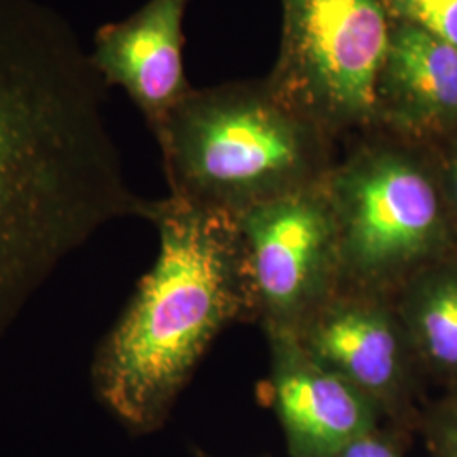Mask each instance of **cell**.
Instances as JSON below:
<instances>
[{
  "mask_svg": "<svg viewBox=\"0 0 457 457\" xmlns=\"http://www.w3.org/2000/svg\"><path fill=\"white\" fill-rule=\"evenodd\" d=\"M100 79L39 0H0V341L58 264L98 228L146 219L124 179Z\"/></svg>",
  "mask_w": 457,
  "mask_h": 457,
  "instance_id": "1",
  "label": "cell"
},
{
  "mask_svg": "<svg viewBox=\"0 0 457 457\" xmlns=\"http://www.w3.org/2000/svg\"><path fill=\"white\" fill-rule=\"evenodd\" d=\"M146 219L156 262L92 362L100 403L134 436L163 427L215 337L256 313L236 215L170 195Z\"/></svg>",
  "mask_w": 457,
  "mask_h": 457,
  "instance_id": "2",
  "label": "cell"
},
{
  "mask_svg": "<svg viewBox=\"0 0 457 457\" xmlns=\"http://www.w3.org/2000/svg\"><path fill=\"white\" fill-rule=\"evenodd\" d=\"M153 134L170 195L232 215L319 183L334 166V136L266 80L192 88Z\"/></svg>",
  "mask_w": 457,
  "mask_h": 457,
  "instance_id": "3",
  "label": "cell"
},
{
  "mask_svg": "<svg viewBox=\"0 0 457 457\" xmlns=\"http://www.w3.org/2000/svg\"><path fill=\"white\" fill-rule=\"evenodd\" d=\"M326 177L341 247L343 285L388 294L437 254L445 215L437 183L403 137L381 129Z\"/></svg>",
  "mask_w": 457,
  "mask_h": 457,
  "instance_id": "4",
  "label": "cell"
},
{
  "mask_svg": "<svg viewBox=\"0 0 457 457\" xmlns=\"http://www.w3.org/2000/svg\"><path fill=\"white\" fill-rule=\"evenodd\" d=\"M279 2V53L264 79L273 94L334 137L373 129L392 24L381 0Z\"/></svg>",
  "mask_w": 457,
  "mask_h": 457,
  "instance_id": "5",
  "label": "cell"
},
{
  "mask_svg": "<svg viewBox=\"0 0 457 457\" xmlns=\"http://www.w3.org/2000/svg\"><path fill=\"white\" fill-rule=\"evenodd\" d=\"M236 217L256 315L266 330L295 334L343 285L339 232L326 179Z\"/></svg>",
  "mask_w": 457,
  "mask_h": 457,
  "instance_id": "6",
  "label": "cell"
},
{
  "mask_svg": "<svg viewBox=\"0 0 457 457\" xmlns=\"http://www.w3.org/2000/svg\"><path fill=\"white\" fill-rule=\"evenodd\" d=\"M390 295L349 285L295 332L312 356L360 390L378 411L393 413L403 398L411 344Z\"/></svg>",
  "mask_w": 457,
  "mask_h": 457,
  "instance_id": "7",
  "label": "cell"
},
{
  "mask_svg": "<svg viewBox=\"0 0 457 457\" xmlns=\"http://www.w3.org/2000/svg\"><path fill=\"white\" fill-rule=\"evenodd\" d=\"M271 402L292 457H337L378 428L381 413L351 383L315 360L285 330H266Z\"/></svg>",
  "mask_w": 457,
  "mask_h": 457,
  "instance_id": "8",
  "label": "cell"
},
{
  "mask_svg": "<svg viewBox=\"0 0 457 457\" xmlns=\"http://www.w3.org/2000/svg\"><path fill=\"white\" fill-rule=\"evenodd\" d=\"M190 0H147L134 14L104 24L90 51L109 87H120L154 132L192 92L183 68V19Z\"/></svg>",
  "mask_w": 457,
  "mask_h": 457,
  "instance_id": "9",
  "label": "cell"
},
{
  "mask_svg": "<svg viewBox=\"0 0 457 457\" xmlns=\"http://www.w3.org/2000/svg\"><path fill=\"white\" fill-rule=\"evenodd\" d=\"M407 141L457 131V51L392 21L375 87V128Z\"/></svg>",
  "mask_w": 457,
  "mask_h": 457,
  "instance_id": "10",
  "label": "cell"
},
{
  "mask_svg": "<svg viewBox=\"0 0 457 457\" xmlns=\"http://www.w3.org/2000/svg\"><path fill=\"white\" fill-rule=\"evenodd\" d=\"M396 309L411 349L434 368L457 373V266L410 278Z\"/></svg>",
  "mask_w": 457,
  "mask_h": 457,
  "instance_id": "11",
  "label": "cell"
},
{
  "mask_svg": "<svg viewBox=\"0 0 457 457\" xmlns=\"http://www.w3.org/2000/svg\"><path fill=\"white\" fill-rule=\"evenodd\" d=\"M390 21L409 22L457 51V0H381Z\"/></svg>",
  "mask_w": 457,
  "mask_h": 457,
  "instance_id": "12",
  "label": "cell"
},
{
  "mask_svg": "<svg viewBox=\"0 0 457 457\" xmlns=\"http://www.w3.org/2000/svg\"><path fill=\"white\" fill-rule=\"evenodd\" d=\"M337 457H402L398 449L378 428L351 442Z\"/></svg>",
  "mask_w": 457,
  "mask_h": 457,
  "instance_id": "13",
  "label": "cell"
},
{
  "mask_svg": "<svg viewBox=\"0 0 457 457\" xmlns=\"http://www.w3.org/2000/svg\"><path fill=\"white\" fill-rule=\"evenodd\" d=\"M441 447L444 457H457V417L444 427Z\"/></svg>",
  "mask_w": 457,
  "mask_h": 457,
  "instance_id": "14",
  "label": "cell"
},
{
  "mask_svg": "<svg viewBox=\"0 0 457 457\" xmlns=\"http://www.w3.org/2000/svg\"><path fill=\"white\" fill-rule=\"evenodd\" d=\"M445 187H447V192L451 195V202L454 205L457 212V153L451 158V162L447 164V170H445Z\"/></svg>",
  "mask_w": 457,
  "mask_h": 457,
  "instance_id": "15",
  "label": "cell"
},
{
  "mask_svg": "<svg viewBox=\"0 0 457 457\" xmlns=\"http://www.w3.org/2000/svg\"><path fill=\"white\" fill-rule=\"evenodd\" d=\"M198 457H209V456H205V454H204V453H198Z\"/></svg>",
  "mask_w": 457,
  "mask_h": 457,
  "instance_id": "16",
  "label": "cell"
}]
</instances>
